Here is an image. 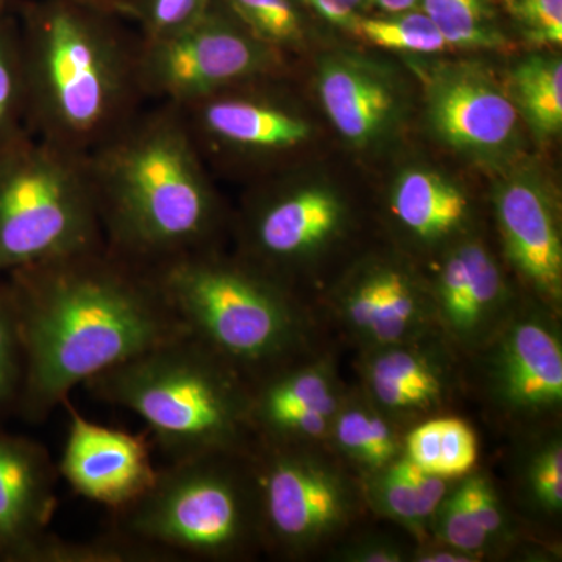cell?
<instances>
[{"mask_svg": "<svg viewBox=\"0 0 562 562\" xmlns=\"http://www.w3.org/2000/svg\"><path fill=\"white\" fill-rule=\"evenodd\" d=\"M176 554L139 541L116 528L81 541L46 532L21 562H179Z\"/></svg>", "mask_w": 562, "mask_h": 562, "instance_id": "obj_28", "label": "cell"}, {"mask_svg": "<svg viewBox=\"0 0 562 562\" xmlns=\"http://www.w3.org/2000/svg\"><path fill=\"white\" fill-rule=\"evenodd\" d=\"M368 0H306L305 5L317 11L324 20L331 24L350 27L358 18V10Z\"/></svg>", "mask_w": 562, "mask_h": 562, "instance_id": "obj_39", "label": "cell"}, {"mask_svg": "<svg viewBox=\"0 0 562 562\" xmlns=\"http://www.w3.org/2000/svg\"><path fill=\"white\" fill-rule=\"evenodd\" d=\"M301 2L303 3V5H305V3H306V0H301Z\"/></svg>", "mask_w": 562, "mask_h": 562, "instance_id": "obj_45", "label": "cell"}, {"mask_svg": "<svg viewBox=\"0 0 562 562\" xmlns=\"http://www.w3.org/2000/svg\"><path fill=\"white\" fill-rule=\"evenodd\" d=\"M457 487L473 524L486 538L492 560L502 554L506 557L522 543L520 520L514 519L512 509L486 472L473 469L457 480Z\"/></svg>", "mask_w": 562, "mask_h": 562, "instance_id": "obj_31", "label": "cell"}, {"mask_svg": "<svg viewBox=\"0 0 562 562\" xmlns=\"http://www.w3.org/2000/svg\"><path fill=\"white\" fill-rule=\"evenodd\" d=\"M65 447L57 469L70 490L87 501L121 512L139 501L157 480L147 432H131L87 419L70 403Z\"/></svg>", "mask_w": 562, "mask_h": 562, "instance_id": "obj_17", "label": "cell"}, {"mask_svg": "<svg viewBox=\"0 0 562 562\" xmlns=\"http://www.w3.org/2000/svg\"><path fill=\"white\" fill-rule=\"evenodd\" d=\"M413 562H479L472 554L461 552L447 543L425 539L416 542L413 552Z\"/></svg>", "mask_w": 562, "mask_h": 562, "instance_id": "obj_40", "label": "cell"}, {"mask_svg": "<svg viewBox=\"0 0 562 562\" xmlns=\"http://www.w3.org/2000/svg\"><path fill=\"white\" fill-rule=\"evenodd\" d=\"M414 546L390 532L351 530L327 554L338 562H413Z\"/></svg>", "mask_w": 562, "mask_h": 562, "instance_id": "obj_37", "label": "cell"}, {"mask_svg": "<svg viewBox=\"0 0 562 562\" xmlns=\"http://www.w3.org/2000/svg\"><path fill=\"white\" fill-rule=\"evenodd\" d=\"M561 317L524 297L497 336L464 358L465 391L512 438L561 425Z\"/></svg>", "mask_w": 562, "mask_h": 562, "instance_id": "obj_9", "label": "cell"}, {"mask_svg": "<svg viewBox=\"0 0 562 562\" xmlns=\"http://www.w3.org/2000/svg\"><path fill=\"white\" fill-rule=\"evenodd\" d=\"M20 0H0V11L13 9Z\"/></svg>", "mask_w": 562, "mask_h": 562, "instance_id": "obj_43", "label": "cell"}, {"mask_svg": "<svg viewBox=\"0 0 562 562\" xmlns=\"http://www.w3.org/2000/svg\"><path fill=\"white\" fill-rule=\"evenodd\" d=\"M99 246L87 155L32 133L0 151V277Z\"/></svg>", "mask_w": 562, "mask_h": 562, "instance_id": "obj_7", "label": "cell"}, {"mask_svg": "<svg viewBox=\"0 0 562 562\" xmlns=\"http://www.w3.org/2000/svg\"><path fill=\"white\" fill-rule=\"evenodd\" d=\"M255 80L179 106L205 160H271L312 138L310 122L271 95L254 90Z\"/></svg>", "mask_w": 562, "mask_h": 562, "instance_id": "obj_16", "label": "cell"}, {"mask_svg": "<svg viewBox=\"0 0 562 562\" xmlns=\"http://www.w3.org/2000/svg\"><path fill=\"white\" fill-rule=\"evenodd\" d=\"M357 387L403 431L465 394L464 358L441 330L357 353Z\"/></svg>", "mask_w": 562, "mask_h": 562, "instance_id": "obj_12", "label": "cell"}, {"mask_svg": "<svg viewBox=\"0 0 562 562\" xmlns=\"http://www.w3.org/2000/svg\"><path fill=\"white\" fill-rule=\"evenodd\" d=\"M90 2L99 3V5L106 7V9H110V10L116 11V13H120V11H117L116 9H114L113 5H111L109 0H90Z\"/></svg>", "mask_w": 562, "mask_h": 562, "instance_id": "obj_44", "label": "cell"}, {"mask_svg": "<svg viewBox=\"0 0 562 562\" xmlns=\"http://www.w3.org/2000/svg\"><path fill=\"white\" fill-rule=\"evenodd\" d=\"M18 3L0 11V151L29 135Z\"/></svg>", "mask_w": 562, "mask_h": 562, "instance_id": "obj_29", "label": "cell"}, {"mask_svg": "<svg viewBox=\"0 0 562 562\" xmlns=\"http://www.w3.org/2000/svg\"><path fill=\"white\" fill-rule=\"evenodd\" d=\"M513 491L527 522L547 527L561 522L562 432L560 427L513 438Z\"/></svg>", "mask_w": 562, "mask_h": 562, "instance_id": "obj_25", "label": "cell"}, {"mask_svg": "<svg viewBox=\"0 0 562 562\" xmlns=\"http://www.w3.org/2000/svg\"><path fill=\"white\" fill-rule=\"evenodd\" d=\"M428 539L447 543L461 552L472 554L476 561L492 560L491 549L483 532L473 524L458 492L457 480L432 516Z\"/></svg>", "mask_w": 562, "mask_h": 562, "instance_id": "obj_35", "label": "cell"}, {"mask_svg": "<svg viewBox=\"0 0 562 562\" xmlns=\"http://www.w3.org/2000/svg\"><path fill=\"white\" fill-rule=\"evenodd\" d=\"M319 95L328 120L355 146L375 139L395 106L390 85L355 63L331 60L324 65Z\"/></svg>", "mask_w": 562, "mask_h": 562, "instance_id": "obj_22", "label": "cell"}, {"mask_svg": "<svg viewBox=\"0 0 562 562\" xmlns=\"http://www.w3.org/2000/svg\"><path fill=\"white\" fill-rule=\"evenodd\" d=\"M319 321L357 353L441 330L430 283L390 260L364 262L336 284Z\"/></svg>", "mask_w": 562, "mask_h": 562, "instance_id": "obj_11", "label": "cell"}, {"mask_svg": "<svg viewBox=\"0 0 562 562\" xmlns=\"http://www.w3.org/2000/svg\"><path fill=\"white\" fill-rule=\"evenodd\" d=\"M427 111L432 131L453 149L492 155L516 138L519 111L508 91L475 66H447L432 74Z\"/></svg>", "mask_w": 562, "mask_h": 562, "instance_id": "obj_19", "label": "cell"}, {"mask_svg": "<svg viewBox=\"0 0 562 562\" xmlns=\"http://www.w3.org/2000/svg\"><path fill=\"white\" fill-rule=\"evenodd\" d=\"M508 94L532 131L549 138L562 128V63L530 57L509 74Z\"/></svg>", "mask_w": 562, "mask_h": 562, "instance_id": "obj_27", "label": "cell"}, {"mask_svg": "<svg viewBox=\"0 0 562 562\" xmlns=\"http://www.w3.org/2000/svg\"><path fill=\"white\" fill-rule=\"evenodd\" d=\"M403 436L405 431L357 386H349L333 420L327 446L362 482L402 457Z\"/></svg>", "mask_w": 562, "mask_h": 562, "instance_id": "obj_24", "label": "cell"}, {"mask_svg": "<svg viewBox=\"0 0 562 562\" xmlns=\"http://www.w3.org/2000/svg\"><path fill=\"white\" fill-rule=\"evenodd\" d=\"M403 454L422 471L458 480L476 468L480 443L471 424L449 413L408 428L403 436Z\"/></svg>", "mask_w": 562, "mask_h": 562, "instance_id": "obj_26", "label": "cell"}, {"mask_svg": "<svg viewBox=\"0 0 562 562\" xmlns=\"http://www.w3.org/2000/svg\"><path fill=\"white\" fill-rule=\"evenodd\" d=\"M335 357V351L324 347L249 383L254 443H327L349 390Z\"/></svg>", "mask_w": 562, "mask_h": 562, "instance_id": "obj_15", "label": "cell"}, {"mask_svg": "<svg viewBox=\"0 0 562 562\" xmlns=\"http://www.w3.org/2000/svg\"><path fill=\"white\" fill-rule=\"evenodd\" d=\"M214 0H136L133 5V24L140 38L155 40L171 35L210 9Z\"/></svg>", "mask_w": 562, "mask_h": 562, "instance_id": "obj_36", "label": "cell"}, {"mask_svg": "<svg viewBox=\"0 0 562 562\" xmlns=\"http://www.w3.org/2000/svg\"><path fill=\"white\" fill-rule=\"evenodd\" d=\"M83 386L98 401L140 417L168 461L254 449L249 383L190 333Z\"/></svg>", "mask_w": 562, "mask_h": 562, "instance_id": "obj_5", "label": "cell"}, {"mask_svg": "<svg viewBox=\"0 0 562 562\" xmlns=\"http://www.w3.org/2000/svg\"><path fill=\"white\" fill-rule=\"evenodd\" d=\"M495 220L525 297L562 313V238L557 206L538 181L517 179L495 195Z\"/></svg>", "mask_w": 562, "mask_h": 562, "instance_id": "obj_18", "label": "cell"}, {"mask_svg": "<svg viewBox=\"0 0 562 562\" xmlns=\"http://www.w3.org/2000/svg\"><path fill=\"white\" fill-rule=\"evenodd\" d=\"M372 2L386 14L417 10V7L420 5V0H372Z\"/></svg>", "mask_w": 562, "mask_h": 562, "instance_id": "obj_41", "label": "cell"}, {"mask_svg": "<svg viewBox=\"0 0 562 562\" xmlns=\"http://www.w3.org/2000/svg\"><path fill=\"white\" fill-rule=\"evenodd\" d=\"M0 562H2V554H0Z\"/></svg>", "mask_w": 562, "mask_h": 562, "instance_id": "obj_46", "label": "cell"}, {"mask_svg": "<svg viewBox=\"0 0 562 562\" xmlns=\"http://www.w3.org/2000/svg\"><path fill=\"white\" fill-rule=\"evenodd\" d=\"M25 357L20 319L7 280H0V419L16 414L24 386Z\"/></svg>", "mask_w": 562, "mask_h": 562, "instance_id": "obj_34", "label": "cell"}, {"mask_svg": "<svg viewBox=\"0 0 562 562\" xmlns=\"http://www.w3.org/2000/svg\"><path fill=\"white\" fill-rule=\"evenodd\" d=\"M347 225L346 203L327 188L310 184L272 192L244 214L239 257L291 288L292 273L335 246Z\"/></svg>", "mask_w": 562, "mask_h": 562, "instance_id": "obj_13", "label": "cell"}, {"mask_svg": "<svg viewBox=\"0 0 562 562\" xmlns=\"http://www.w3.org/2000/svg\"><path fill=\"white\" fill-rule=\"evenodd\" d=\"M420 10L450 47L498 49L505 46L492 0H420Z\"/></svg>", "mask_w": 562, "mask_h": 562, "instance_id": "obj_30", "label": "cell"}, {"mask_svg": "<svg viewBox=\"0 0 562 562\" xmlns=\"http://www.w3.org/2000/svg\"><path fill=\"white\" fill-rule=\"evenodd\" d=\"M350 29L366 43L382 49L436 54L450 47L422 10L403 11L382 18H357Z\"/></svg>", "mask_w": 562, "mask_h": 562, "instance_id": "obj_32", "label": "cell"}, {"mask_svg": "<svg viewBox=\"0 0 562 562\" xmlns=\"http://www.w3.org/2000/svg\"><path fill=\"white\" fill-rule=\"evenodd\" d=\"M24 346L18 416L43 424L70 392L187 335L157 277L103 246L7 273Z\"/></svg>", "mask_w": 562, "mask_h": 562, "instance_id": "obj_1", "label": "cell"}, {"mask_svg": "<svg viewBox=\"0 0 562 562\" xmlns=\"http://www.w3.org/2000/svg\"><path fill=\"white\" fill-rule=\"evenodd\" d=\"M508 7L531 43H562V0H508Z\"/></svg>", "mask_w": 562, "mask_h": 562, "instance_id": "obj_38", "label": "cell"}, {"mask_svg": "<svg viewBox=\"0 0 562 562\" xmlns=\"http://www.w3.org/2000/svg\"><path fill=\"white\" fill-rule=\"evenodd\" d=\"M103 244L144 269L216 247L222 206L183 113L147 103L88 155Z\"/></svg>", "mask_w": 562, "mask_h": 562, "instance_id": "obj_3", "label": "cell"}, {"mask_svg": "<svg viewBox=\"0 0 562 562\" xmlns=\"http://www.w3.org/2000/svg\"><path fill=\"white\" fill-rule=\"evenodd\" d=\"M27 128L90 155L147 105L138 31L90 0H20Z\"/></svg>", "mask_w": 562, "mask_h": 562, "instance_id": "obj_2", "label": "cell"}, {"mask_svg": "<svg viewBox=\"0 0 562 562\" xmlns=\"http://www.w3.org/2000/svg\"><path fill=\"white\" fill-rule=\"evenodd\" d=\"M57 465L46 447L0 430V554L21 562L49 532L57 512Z\"/></svg>", "mask_w": 562, "mask_h": 562, "instance_id": "obj_20", "label": "cell"}, {"mask_svg": "<svg viewBox=\"0 0 562 562\" xmlns=\"http://www.w3.org/2000/svg\"><path fill=\"white\" fill-rule=\"evenodd\" d=\"M428 281L438 325L462 358L482 350L512 319L517 294L490 247L468 236L447 249Z\"/></svg>", "mask_w": 562, "mask_h": 562, "instance_id": "obj_14", "label": "cell"}, {"mask_svg": "<svg viewBox=\"0 0 562 562\" xmlns=\"http://www.w3.org/2000/svg\"><path fill=\"white\" fill-rule=\"evenodd\" d=\"M453 483L422 471L402 454L382 472L362 480L361 486L368 512L398 525L420 542L428 539L432 516Z\"/></svg>", "mask_w": 562, "mask_h": 562, "instance_id": "obj_23", "label": "cell"}, {"mask_svg": "<svg viewBox=\"0 0 562 562\" xmlns=\"http://www.w3.org/2000/svg\"><path fill=\"white\" fill-rule=\"evenodd\" d=\"M109 2L120 11L122 16L133 22V5H135L136 0H109Z\"/></svg>", "mask_w": 562, "mask_h": 562, "instance_id": "obj_42", "label": "cell"}, {"mask_svg": "<svg viewBox=\"0 0 562 562\" xmlns=\"http://www.w3.org/2000/svg\"><path fill=\"white\" fill-rule=\"evenodd\" d=\"M262 552L308 560L355 530L368 512L360 479L327 443L254 446Z\"/></svg>", "mask_w": 562, "mask_h": 562, "instance_id": "obj_8", "label": "cell"}, {"mask_svg": "<svg viewBox=\"0 0 562 562\" xmlns=\"http://www.w3.org/2000/svg\"><path fill=\"white\" fill-rule=\"evenodd\" d=\"M111 527L179 560L246 561L262 552L254 449L168 461Z\"/></svg>", "mask_w": 562, "mask_h": 562, "instance_id": "obj_6", "label": "cell"}, {"mask_svg": "<svg viewBox=\"0 0 562 562\" xmlns=\"http://www.w3.org/2000/svg\"><path fill=\"white\" fill-rule=\"evenodd\" d=\"M279 66L280 54L255 38L222 0L188 27L139 44L140 85L149 103L190 105L272 76Z\"/></svg>", "mask_w": 562, "mask_h": 562, "instance_id": "obj_10", "label": "cell"}, {"mask_svg": "<svg viewBox=\"0 0 562 562\" xmlns=\"http://www.w3.org/2000/svg\"><path fill=\"white\" fill-rule=\"evenodd\" d=\"M390 213L398 231L417 247H442L446 251L468 238L462 233L471 222L472 205L453 181L436 172L412 169L395 183Z\"/></svg>", "mask_w": 562, "mask_h": 562, "instance_id": "obj_21", "label": "cell"}, {"mask_svg": "<svg viewBox=\"0 0 562 562\" xmlns=\"http://www.w3.org/2000/svg\"><path fill=\"white\" fill-rule=\"evenodd\" d=\"M151 272L188 333L247 383L324 349L314 306L239 255L213 247Z\"/></svg>", "mask_w": 562, "mask_h": 562, "instance_id": "obj_4", "label": "cell"}, {"mask_svg": "<svg viewBox=\"0 0 562 562\" xmlns=\"http://www.w3.org/2000/svg\"><path fill=\"white\" fill-rule=\"evenodd\" d=\"M244 27L279 54L303 38L301 0H222Z\"/></svg>", "mask_w": 562, "mask_h": 562, "instance_id": "obj_33", "label": "cell"}]
</instances>
